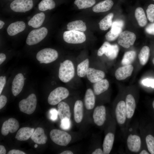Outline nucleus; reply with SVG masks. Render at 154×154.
Returning a JSON list of instances; mask_svg holds the SVG:
<instances>
[{
    "label": "nucleus",
    "mask_w": 154,
    "mask_h": 154,
    "mask_svg": "<svg viewBox=\"0 0 154 154\" xmlns=\"http://www.w3.org/2000/svg\"><path fill=\"white\" fill-rule=\"evenodd\" d=\"M75 69L72 62L69 60H66L60 64L58 71V77L63 82L67 83L74 77Z\"/></svg>",
    "instance_id": "f257e3e1"
},
{
    "label": "nucleus",
    "mask_w": 154,
    "mask_h": 154,
    "mask_svg": "<svg viewBox=\"0 0 154 154\" xmlns=\"http://www.w3.org/2000/svg\"><path fill=\"white\" fill-rule=\"evenodd\" d=\"M51 140L55 143L62 146H66L71 141V135L66 132L59 129L52 130L50 133Z\"/></svg>",
    "instance_id": "f03ea898"
},
{
    "label": "nucleus",
    "mask_w": 154,
    "mask_h": 154,
    "mask_svg": "<svg viewBox=\"0 0 154 154\" xmlns=\"http://www.w3.org/2000/svg\"><path fill=\"white\" fill-rule=\"evenodd\" d=\"M69 95V92L65 88L59 87L50 93L48 98V103L51 105L58 104L62 100L66 98Z\"/></svg>",
    "instance_id": "7ed1b4c3"
},
{
    "label": "nucleus",
    "mask_w": 154,
    "mask_h": 154,
    "mask_svg": "<svg viewBox=\"0 0 154 154\" xmlns=\"http://www.w3.org/2000/svg\"><path fill=\"white\" fill-rule=\"evenodd\" d=\"M37 104V99L35 95L31 94L27 98L21 100L19 103L20 110L28 114H32L35 110Z\"/></svg>",
    "instance_id": "20e7f679"
},
{
    "label": "nucleus",
    "mask_w": 154,
    "mask_h": 154,
    "mask_svg": "<svg viewBox=\"0 0 154 154\" xmlns=\"http://www.w3.org/2000/svg\"><path fill=\"white\" fill-rule=\"evenodd\" d=\"M58 53L55 50L45 48L39 51L36 55V58L40 63L48 64L55 60L58 58Z\"/></svg>",
    "instance_id": "39448f33"
},
{
    "label": "nucleus",
    "mask_w": 154,
    "mask_h": 154,
    "mask_svg": "<svg viewBox=\"0 0 154 154\" xmlns=\"http://www.w3.org/2000/svg\"><path fill=\"white\" fill-rule=\"evenodd\" d=\"M63 38L67 43L73 44L82 43L86 39V35L83 32L75 30L65 31L63 34Z\"/></svg>",
    "instance_id": "423d86ee"
},
{
    "label": "nucleus",
    "mask_w": 154,
    "mask_h": 154,
    "mask_svg": "<svg viewBox=\"0 0 154 154\" xmlns=\"http://www.w3.org/2000/svg\"><path fill=\"white\" fill-rule=\"evenodd\" d=\"M47 33V29L44 27L33 30L28 34L26 40V43L29 45L37 44L44 39Z\"/></svg>",
    "instance_id": "0eeeda50"
},
{
    "label": "nucleus",
    "mask_w": 154,
    "mask_h": 154,
    "mask_svg": "<svg viewBox=\"0 0 154 154\" xmlns=\"http://www.w3.org/2000/svg\"><path fill=\"white\" fill-rule=\"evenodd\" d=\"M33 6V0H15L10 5L11 9L16 12L25 13Z\"/></svg>",
    "instance_id": "6e6552de"
},
{
    "label": "nucleus",
    "mask_w": 154,
    "mask_h": 154,
    "mask_svg": "<svg viewBox=\"0 0 154 154\" xmlns=\"http://www.w3.org/2000/svg\"><path fill=\"white\" fill-rule=\"evenodd\" d=\"M136 39L135 34L127 31L122 32L117 40L118 44L125 48H128L134 43Z\"/></svg>",
    "instance_id": "1a4fd4ad"
},
{
    "label": "nucleus",
    "mask_w": 154,
    "mask_h": 154,
    "mask_svg": "<svg viewBox=\"0 0 154 154\" xmlns=\"http://www.w3.org/2000/svg\"><path fill=\"white\" fill-rule=\"evenodd\" d=\"M19 127L18 121L14 118H10L3 123L1 129V134L4 136H6L9 132L14 133L18 129Z\"/></svg>",
    "instance_id": "9d476101"
},
{
    "label": "nucleus",
    "mask_w": 154,
    "mask_h": 154,
    "mask_svg": "<svg viewBox=\"0 0 154 154\" xmlns=\"http://www.w3.org/2000/svg\"><path fill=\"white\" fill-rule=\"evenodd\" d=\"M106 112L105 106L103 105L97 106L94 109L93 115L94 121L97 125H103L106 120Z\"/></svg>",
    "instance_id": "9b49d317"
},
{
    "label": "nucleus",
    "mask_w": 154,
    "mask_h": 154,
    "mask_svg": "<svg viewBox=\"0 0 154 154\" xmlns=\"http://www.w3.org/2000/svg\"><path fill=\"white\" fill-rule=\"evenodd\" d=\"M127 143L128 148L130 151L133 153H137L141 147V139L137 135L130 134L127 138Z\"/></svg>",
    "instance_id": "f8f14e48"
},
{
    "label": "nucleus",
    "mask_w": 154,
    "mask_h": 154,
    "mask_svg": "<svg viewBox=\"0 0 154 154\" xmlns=\"http://www.w3.org/2000/svg\"><path fill=\"white\" fill-rule=\"evenodd\" d=\"M115 115L117 121L120 125L125 123L127 117L125 102L121 100L117 104L115 109Z\"/></svg>",
    "instance_id": "ddd939ff"
},
{
    "label": "nucleus",
    "mask_w": 154,
    "mask_h": 154,
    "mask_svg": "<svg viewBox=\"0 0 154 154\" xmlns=\"http://www.w3.org/2000/svg\"><path fill=\"white\" fill-rule=\"evenodd\" d=\"M23 75L19 73L15 77L12 86V92L15 96L18 95L21 91L23 88L25 81Z\"/></svg>",
    "instance_id": "4468645a"
},
{
    "label": "nucleus",
    "mask_w": 154,
    "mask_h": 154,
    "mask_svg": "<svg viewBox=\"0 0 154 154\" xmlns=\"http://www.w3.org/2000/svg\"><path fill=\"white\" fill-rule=\"evenodd\" d=\"M133 70V66L131 64L119 67L116 71V78L118 80H124L131 75Z\"/></svg>",
    "instance_id": "2eb2a0df"
},
{
    "label": "nucleus",
    "mask_w": 154,
    "mask_h": 154,
    "mask_svg": "<svg viewBox=\"0 0 154 154\" xmlns=\"http://www.w3.org/2000/svg\"><path fill=\"white\" fill-rule=\"evenodd\" d=\"M88 80L92 83H95L103 79L105 76L104 72L101 70L89 68L86 73Z\"/></svg>",
    "instance_id": "dca6fc26"
},
{
    "label": "nucleus",
    "mask_w": 154,
    "mask_h": 154,
    "mask_svg": "<svg viewBox=\"0 0 154 154\" xmlns=\"http://www.w3.org/2000/svg\"><path fill=\"white\" fill-rule=\"evenodd\" d=\"M125 104L127 117L130 119L134 115L136 106L135 99L132 95L128 94L127 95Z\"/></svg>",
    "instance_id": "f3484780"
},
{
    "label": "nucleus",
    "mask_w": 154,
    "mask_h": 154,
    "mask_svg": "<svg viewBox=\"0 0 154 154\" xmlns=\"http://www.w3.org/2000/svg\"><path fill=\"white\" fill-rule=\"evenodd\" d=\"M31 139L35 143L38 144L46 143L47 137L42 128L38 127L34 130L31 137Z\"/></svg>",
    "instance_id": "a211bd4d"
},
{
    "label": "nucleus",
    "mask_w": 154,
    "mask_h": 154,
    "mask_svg": "<svg viewBox=\"0 0 154 154\" xmlns=\"http://www.w3.org/2000/svg\"><path fill=\"white\" fill-rule=\"evenodd\" d=\"M26 25L24 22L17 21L11 24L8 26L7 31L9 35L14 36L23 31Z\"/></svg>",
    "instance_id": "6ab92c4d"
},
{
    "label": "nucleus",
    "mask_w": 154,
    "mask_h": 154,
    "mask_svg": "<svg viewBox=\"0 0 154 154\" xmlns=\"http://www.w3.org/2000/svg\"><path fill=\"white\" fill-rule=\"evenodd\" d=\"M34 130V128L29 127L21 128L17 131L15 138L19 141H26L31 137Z\"/></svg>",
    "instance_id": "aec40b11"
},
{
    "label": "nucleus",
    "mask_w": 154,
    "mask_h": 154,
    "mask_svg": "<svg viewBox=\"0 0 154 154\" xmlns=\"http://www.w3.org/2000/svg\"><path fill=\"white\" fill-rule=\"evenodd\" d=\"M114 140V134L112 133H108L105 136L102 145L104 154H108L112 149Z\"/></svg>",
    "instance_id": "412c9836"
},
{
    "label": "nucleus",
    "mask_w": 154,
    "mask_h": 154,
    "mask_svg": "<svg viewBox=\"0 0 154 154\" xmlns=\"http://www.w3.org/2000/svg\"><path fill=\"white\" fill-rule=\"evenodd\" d=\"M114 5L112 0H105L101 1L94 6L93 11L95 13L103 12L109 10Z\"/></svg>",
    "instance_id": "4be33fe9"
},
{
    "label": "nucleus",
    "mask_w": 154,
    "mask_h": 154,
    "mask_svg": "<svg viewBox=\"0 0 154 154\" xmlns=\"http://www.w3.org/2000/svg\"><path fill=\"white\" fill-rule=\"evenodd\" d=\"M74 118L77 123H80L83 117V104L82 101L77 100L75 102L74 108Z\"/></svg>",
    "instance_id": "5701e85b"
},
{
    "label": "nucleus",
    "mask_w": 154,
    "mask_h": 154,
    "mask_svg": "<svg viewBox=\"0 0 154 154\" xmlns=\"http://www.w3.org/2000/svg\"><path fill=\"white\" fill-rule=\"evenodd\" d=\"M58 112L60 119L65 118L70 119L71 113L69 106L64 102H60L57 106Z\"/></svg>",
    "instance_id": "b1692460"
},
{
    "label": "nucleus",
    "mask_w": 154,
    "mask_h": 154,
    "mask_svg": "<svg viewBox=\"0 0 154 154\" xmlns=\"http://www.w3.org/2000/svg\"><path fill=\"white\" fill-rule=\"evenodd\" d=\"M92 90L89 88L86 90L84 97V104L86 108L90 110L94 108L95 104V97Z\"/></svg>",
    "instance_id": "393cba45"
},
{
    "label": "nucleus",
    "mask_w": 154,
    "mask_h": 154,
    "mask_svg": "<svg viewBox=\"0 0 154 154\" xmlns=\"http://www.w3.org/2000/svg\"><path fill=\"white\" fill-rule=\"evenodd\" d=\"M109 84L106 79H103L94 83L93 86L94 92L96 95H99L107 90L108 88Z\"/></svg>",
    "instance_id": "a878e982"
},
{
    "label": "nucleus",
    "mask_w": 154,
    "mask_h": 154,
    "mask_svg": "<svg viewBox=\"0 0 154 154\" xmlns=\"http://www.w3.org/2000/svg\"><path fill=\"white\" fill-rule=\"evenodd\" d=\"M45 18V15L42 12L35 15L28 21V25L34 28H38L42 24Z\"/></svg>",
    "instance_id": "bb28decb"
},
{
    "label": "nucleus",
    "mask_w": 154,
    "mask_h": 154,
    "mask_svg": "<svg viewBox=\"0 0 154 154\" xmlns=\"http://www.w3.org/2000/svg\"><path fill=\"white\" fill-rule=\"evenodd\" d=\"M68 31H85L86 30L85 23L81 20H77L69 23L67 25Z\"/></svg>",
    "instance_id": "cd10ccee"
},
{
    "label": "nucleus",
    "mask_w": 154,
    "mask_h": 154,
    "mask_svg": "<svg viewBox=\"0 0 154 154\" xmlns=\"http://www.w3.org/2000/svg\"><path fill=\"white\" fill-rule=\"evenodd\" d=\"M135 15L139 25L141 27L145 26L147 23L145 13L142 8H137L135 10Z\"/></svg>",
    "instance_id": "c85d7f7f"
},
{
    "label": "nucleus",
    "mask_w": 154,
    "mask_h": 154,
    "mask_svg": "<svg viewBox=\"0 0 154 154\" xmlns=\"http://www.w3.org/2000/svg\"><path fill=\"white\" fill-rule=\"evenodd\" d=\"M114 15L113 13H110L100 21L99 24L101 30L106 31L111 27Z\"/></svg>",
    "instance_id": "c756f323"
},
{
    "label": "nucleus",
    "mask_w": 154,
    "mask_h": 154,
    "mask_svg": "<svg viewBox=\"0 0 154 154\" xmlns=\"http://www.w3.org/2000/svg\"><path fill=\"white\" fill-rule=\"evenodd\" d=\"M119 51V48L116 44H110L107 47L104 54L110 59L113 60L117 56Z\"/></svg>",
    "instance_id": "7c9ffc66"
},
{
    "label": "nucleus",
    "mask_w": 154,
    "mask_h": 154,
    "mask_svg": "<svg viewBox=\"0 0 154 154\" xmlns=\"http://www.w3.org/2000/svg\"><path fill=\"white\" fill-rule=\"evenodd\" d=\"M89 60L88 58L79 64L77 67V74L80 77H84L86 74L89 66Z\"/></svg>",
    "instance_id": "2f4dec72"
},
{
    "label": "nucleus",
    "mask_w": 154,
    "mask_h": 154,
    "mask_svg": "<svg viewBox=\"0 0 154 154\" xmlns=\"http://www.w3.org/2000/svg\"><path fill=\"white\" fill-rule=\"evenodd\" d=\"M150 49L149 47L144 46L141 49L138 55V58L140 64L144 65L146 64L149 59Z\"/></svg>",
    "instance_id": "473e14b6"
},
{
    "label": "nucleus",
    "mask_w": 154,
    "mask_h": 154,
    "mask_svg": "<svg viewBox=\"0 0 154 154\" xmlns=\"http://www.w3.org/2000/svg\"><path fill=\"white\" fill-rule=\"evenodd\" d=\"M136 56L135 52L133 50L127 51L124 54L121 63L123 66L131 65L134 61Z\"/></svg>",
    "instance_id": "72a5a7b5"
},
{
    "label": "nucleus",
    "mask_w": 154,
    "mask_h": 154,
    "mask_svg": "<svg viewBox=\"0 0 154 154\" xmlns=\"http://www.w3.org/2000/svg\"><path fill=\"white\" fill-rule=\"evenodd\" d=\"M55 5V3L53 0H42L38 4V8L40 11H44L53 9Z\"/></svg>",
    "instance_id": "f704fd0d"
},
{
    "label": "nucleus",
    "mask_w": 154,
    "mask_h": 154,
    "mask_svg": "<svg viewBox=\"0 0 154 154\" xmlns=\"http://www.w3.org/2000/svg\"><path fill=\"white\" fill-rule=\"evenodd\" d=\"M124 24V22L121 20H116L112 23L110 31L112 33L119 36L122 32Z\"/></svg>",
    "instance_id": "c9c22d12"
},
{
    "label": "nucleus",
    "mask_w": 154,
    "mask_h": 154,
    "mask_svg": "<svg viewBox=\"0 0 154 154\" xmlns=\"http://www.w3.org/2000/svg\"><path fill=\"white\" fill-rule=\"evenodd\" d=\"M96 2L95 0H75L74 3L79 9H82L92 7Z\"/></svg>",
    "instance_id": "e433bc0d"
},
{
    "label": "nucleus",
    "mask_w": 154,
    "mask_h": 154,
    "mask_svg": "<svg viewBox=\"0 0 154 154\" xmlns=\"http://www.w3.org/2000/svg\"><path fill=\"white\" fill-rule=\"evenodd\" d=\"M145 140L148 151L151 154H154V137L151 135H147Z\"/></svg>",
    "instance_id": "4c0bfd02"
},
{
    "label": "nucleus",
    "mask_w": 154,
    "mask_h": 154,
    "mask_svg": "<svg viewBox=\"0 0 154 154\" xmlns=\"http://www.w3.org/2000/svg\"><path fill=\"white\" fill-rule=\"evenodd\" d=\"M147 18L151 22L154 21V4H151L148 7L146 10Z\"/></svg>",
    "instance_id": "58836bf2"
},
{
    "label": "nucleus",
    "mask_w": 154,
    "mask_h": 154,
    "mask_svg": "<svg viewBox=\"0 0 154 154\" xmlns=\"http://www.w3.org/2000/svg\"><path fill=\"white\" fill-rule=\"evenodd\" d=\"M61 120L60 127L61 128L64 130L68 129L70 126V119L66 118Z\"/></svg>",
    "instance_id": "ea45409f"
},
{
    "label": "nucleus",
    "mask_w": 154,
    "mask_h": 154,
    "mask_svg": "<svg viewBox=\"0 0 154 154\" xmlns=\"http://www.w3.org/2000/svg\"><path fill=\"white\" fill-rule=\"evenodd\" d=\"M110 44L108 42H105L98 49L97 52L98 55L100 56L104 54L107 47Z\"/></svg>",
    "instance_id": "a19ab883"
},
{
    "label": "nucleus",
    "mask_w": 154,
    "mask_h": 154,
    "mask_svg": "<svg viewBox=\"0 0 154 154\" xmlns=\"http://www.w3.org/2000/svg\"><path fill=\"white\" fill-rule=\"evenodd\" d=\"M142 84L145 86L148 87L151 86L153 88H154V79L147 78L143 79L141 82Z\"/></svg>",
    "instance_id": "79ce46f5"
},
{
    "label": "nucleus",
    "mask_w": 154,
    "mask_h": 154,
    "mask_svg": "<svg viewBox=\"0 0 154 154\" xmlns=\"http://www.w3.org/2000/svg\"><path fill=\"white\" fill-rule=\"evenodd\" d=\"M50 118L53 121H55L57 118L58 114V110L54 108L50 109L49 111Z\"/></svg>",
    "instance_id": "37998d69"
},
{
    "label": "nucleus",
    "mask_w": 154,
    "mask_h": 154,
    "mask_svg": "<svg viewBox=\"0 0 154 154\" xmlns=\"http://www.w3.org/2000/svg\"><path fill=\"white\" fill-rule=\"evenodd\" d=\"M145 31L148 34L154 35V23L148 25L145 28Z\"/></svg>",
    "instance_id": "c03bdc74"
},
{
    "label": "nucleus",
    "mask_w": 154,
    "mask_h": 154,
    "mask_svg": "<svg viewBox=\"0 0 154 154\" xmlns=\"http://www.w3.org/2000/svg\"><path fill=\"white\" fill-rule=\"evenodd\" d=\"M7 101V97L3 95L0 96V109H2L5 105Z\"/></svg>",
    "instance_id": "a18cd8bd"
},
{
    "label": "nucleus",
    "mask_w": 154,
    "mask_h": 154,
    "mask_svg": "<svg viewBox=\"0 0 154 154\" xmlns=\"http://www.w3.org/2000/svg\"><path fill=\"white\" fill-rule=\"evenodd\" d=\"M6 83V78L5 76L0 77V94H1L4 86Z\"/></svg>",
    "instance_id": "49530a36"
},
{
    "label": "nucleus",
    "mask_w": 154,
    "mask_h": 154,
    "mask_svg": "<svg viewBox=\"0 0 154 154\" xmlns=\"http://www.w3.org/2000/svg\"><path fill=\"white\" fill-rule=\"evenodd\" d=\"M8 154H25L23 151L17 149H12L9 151Z\"/></svg>",
    "instance_id": "de8ad7c7"
},
{
    "label": "nucleus",
    "mask_w": 154,
    "mask_h": 154,
    "mask_svg": "<svg viewBox=\"0 0 154 154\" xmlns=\"http://www.w3.org/2000/svg\"><path fill=\"white\" fill-rule=\"evenodd\" d=\"M6 56L3 53L0 54V64H1L5 60Z\"/></svg>",
    "instance_id": "09e8293b"
},
{
    "label": "nucleus",
    "mask_w": 154,
    "mask_h": 154,
    "mask_svg": "<svg viewBox=\"0 0 154 154\" xmlns=\"http://www.w3.org/2000/svg\"><path fill=\"white\" fill-rule=\"evenodd\" d=\"M92 154H103V150L100 148L96 149L94 151L92 152Z\"/></svg>",
    "instance_id": "8fccbe9b"
},
{
    "label": "nucleus",
    "mask_w": 154,
    "mask_h": 154,
    "mask_svg": "<svg viewBox=\"0 0 154 154\" xmlns=\"http://www.w3.org/2000/svg\"><path fill=\"white\" fill-rule=\"evenodd\" d=\"M6 153V150L5 147L2 145H0V154H5Z\"/></svg>",
    "instance_id": "3c124183"
},
{
    "label": "nucleus",
    "mask_w": 154,
    "mask_h": 154,
    "mask_svg": "<svg viewBox=\"0 0 154 154\" xmlns=\"http://www.w3.org/2000/svg\"><path fill=\"white\" fill-rule=\"evenodd\" d=\"M60 154H73V153L70 150L65 151L62 153H60Z\"/></svg>",
    "instance_id": "603ef678"
},
{
    "label": "nucleus",
    "mask_w": 154,
    "mask_h": 154,
    "mask_svg": "<svg viewBox=\"0 0 154 154\" xmlns=\"http://www.w3.org/2000/svg\"><path fill=\"white\" fill-rule=\"evenodd\" d=\"M140 154H149V153L145 150H143L139 153Z\"/></svg>",
    "instance_id": "864d4df0"
},
{
    "label": "nucleus",
    "mask_w": 154,
    "mask_h": 154,
    "mask_svg": "<svg viewBox=\"0 0 154 154\" xmlns=\"http://www.w3.org/2000/svg\"><path fill=\"white\" fill-rule=\"evenodd\" d=\"M5 24V23L3 21H0V29H1L3 27V25Z\"/></svg>",
    "instance_id": "5fc2aeb1"
},
{
    "label": "nucleus",
    "mask_w": 154,
    "mask_h": 154,
    "mask_svg": "<svg viewBox=\"0 0 154 154\" xmlns=\"http://www.w3.org/2000/svg\"><path fill=\"white\" fill-rule=\"evenodd\" d=\"M152 105H153V108L154 110V100L153 102Z\"/></svg>",
    "instance_id": "6e6d98bb"
},
{
    "label": "nucleus",
    "mask_w": 154,
    "mask_h": 154,
    "mask_svg": "<svg viewBox=\"0 0 154 154\" xmlns=\"http://www.w3.org/2000/svg\"><path fill=\"white\" fill-rule=\"evenodd\" d=\"M38 146V145L37 144H36L34 145V147L35 148H37Z\"/></svg>",
    "instance_id": "4d7b16f0"
},
{
    "label": "nucleus",
    "mask_w": 154,
    "mask_h": 154,
    "mask_svg": "<svg viewBox=\"0 0 154 154\" xmlns=\"http://www.w3.org/2000/svg\"><path fill=\"white\" fill-rule=\"evenodd\" d=\"M153 64H154V58H153Z\"/></svg>",
    "instance_id": "13d9d810"
},
{
    "label": "nucleus",
    "mask_w": 154,
    "mask_h": 154,
    "mask_svg": "<svg viewBox=\"0 0 154 154\" xmlns=\"http://www.w3.org/2000/svg\"><path fill=\"white\" fill-rule=\"evenodd\" d=\"M26 78H25V80H26Z\"/></svg>",
    "instance_id": "bf43d9fd"
},
{
    "label": "nucleus",
    "mask_w": 154,
    "mask_h": 154,
    "mask_svg": "<svg viewBox=\"0 0 154 154\" xmlns=\"http://www.w3.org/2000/svg\"><path fill=\"white\" fill-rule=\"evenodd\" d=\"M153 0L154 1V0Z\"/></svg>",
    "instance_id": "052dcab7"
}]
</instances>
